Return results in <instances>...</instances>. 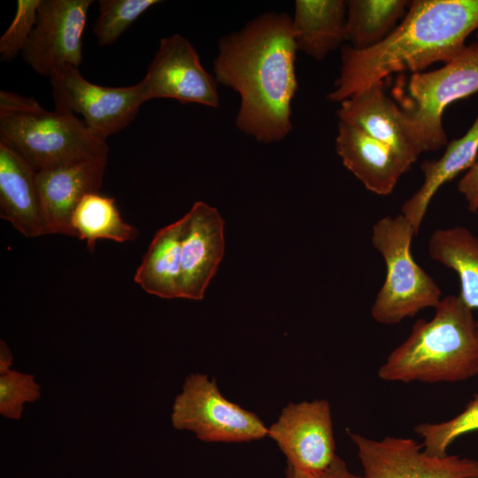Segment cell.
<instances>
[{
	"mask_svg": "<svg viewBox=\"0 0 478 478\" xmlns=\"http://www.w3.org/2000/svg\"><path fill=\"white\" fill-rule=\"evenodd\" d=\"M284 478H362L351 472L346 462L338 455L334 461L321 473L315 475H305L286 466Z\"/></svg>",
	"mask_w": 478,
	"mask_h": 478,
	"instance_id": "obj_29",
	"label": "cell"
},
{
	"mask_svg": "<svg viewBox=\"0 0 478 478\" xmlns=\"http://www.w3.org/2000/svg\"><path fill=\"white\" fill-rule=\"evenodd\" d=\"M458 295L435 307L430 320L419 319L407 338L380 366L386 382H459L478 375L477 320Z\"/></svg>",
	"mask_w": 478,
	"mask_h": 478,
	"instance_id": "obj_3",
	"label": "cell"
},
{
	"mask_svg": "<svg viewBox=\"0 0 478 478\" xmlns=\"http://www.w3.org/2000/svg\"><path fill=\"white\" fill-rule=\"evenodd\" d=\"M473 478H478V477H473Z\"/></svg>",
	"mask_w": 478,
	"mask_h": 478,
	"instance_id": "obj_32",
	"label": "cell"
},
{
	"mask_svg": "<svg viewBox=\"0 0 478 478\" xmlns=\"http://www.w3.org/2000/svg\"><path fill=\"white\" fill-rule=\"evenodd\" d=\"M339 121L354 125L390 146L412 163L422 153L404 114L383 89V81L373 83L340 103Z\"/></svg>",
	"mask_w": 478,
	"mask_h": 478,
	"instance_id": "obj_15",
	"label": "cell"
},
{
	"mask_svg": "<svg viewBox=\"0 0 478 478\" xmlns=\"http://www.w3.org/2000/svg\"><path fill=\"white\" fill-rule=\"evenodd\" d=\"M406 0L346 1V36L355 50H367L382 42L405 17Z\"/></svg>",
	"mask_w": 478,
	"mask_h": 478,
	"instance_id": "obj_22",
	"label": "cell"
},
{
	"mask_svg": "<svg viewBox=\"0 0 478 478\" xmlns=\"http://www.w3.org/2000/svg\"><path fill=\"white\" fill-rule=\"evenodd\" d=\"M218 45L214 77L240 96L237 128L265 143L284 139L292 130L291 102L298 88L292 18L263 13Z\"/></svg>",
	"mask_w": 478,
	"mask_h": 478,
	"instance_id": "obj_1",
	"label": "cell"
},
{
	"mask_svg": "<svg viewBox=\"0 0 478 478\" xmlns=\"http://www.w3.org/2000/svg\"><path fill=\"white\" fill-rule=\"evenodd\" d=\"M0 135L36 171L76 159L108 157L106 140L73 113L48 111L30 96L0 91Z\"/></svg>",
	"mask_w": 478,
	"mask_h": 478,
	"instance_id": "obj_4",
	"label": "cell"
},
{
	"mask_svg": "<svg viewBox=\"0 0 478 478\" xmlns=\"http://www.w3.org/2000/svg\"><path fill=\"white\" fill-rule=\"evenodd\" d=\"M346 19V1L297 0L292 28L297 50L324 59L347 40Z\"/></svg>",
	"mask_w": 478,
	"mask_h": 478,
	"instance_id": "obj_19",
	"label": "cell"
},
{
	"mask_svg": "<svg viewBox=\"0 0 478 478\" xmlns=\"http://www.w3.org/2000/svg\"><path fill=\"white\" fill-rule=\"evenodd\" d=\"M267 436L284 454L287 466L301 474L321 473L337 456L331 407L325 399L288 404Z\"/></svg>",
	"mask_w": 478,
	"mask_h": 478,
	"instance_id": "obj_10",
	"label": "cell"
},
{
	"mask_svg": "<svg viewBox=\"0 0 478 478\" xmlns=\"http://www.w3.org/2000/svg\"><path fill=\"white\" fill-rule=\"evenodd\" d=\"M50 82L55 109L81 114L89 130L104 140L130 124L145 103L138 83L127 87L94 84L74 66L58 68Z\"/></svg>",
	"mask_w": 478,
	"mask_h": 478,
	"instance_id": "obj_8",
	"label": "cell"
},
{
	"mask_svg": "<svg viewBox=\"0 0 478 478\" xmlns=\"http://www.w3.org/2000/svg\"><path fill=\"white\" fill-rule=\"evenodd\" d=\"M335 149L344 166L366 189L380 196L389 195L412 165L390 146L343 121L338 123Z\"/></svg>",
	"mask_w": 478,
	"mask_h": 478,
	"instance_id": "obj_16",
	"label": "cell"
},
{
	"mask_svg": "<svg viewBox=\"0 0 478 478\" xmlns=\"http://www.w3.org/2000/svg\"><path fill=\"white\" fill-rule=\"evenodd\" d=\"M458 191L463 195L470 212L478 211V158L467 169L457 185Z\"/></svg>",
	"mask_w": 478,
	"mask_h": 478,
	"instance_id": "obj_28",
	"label": "cell"
},
{
	"mask_svg": "<svg viewBox=\"0 0 478 478\" xmlns=\"http://www.w3.org/2000/svg\"><path fill=\"white\" fill-rule=\"evenodd\" d=\"M91 0H41L22 58L35 73L50 77L59 67L82 62V35Z\"/></svg>",
	"mask_w": 478,
	"mask_h": 478,
	"instance_id": "obj_12",
	"label": "cell"
},
{
	"mask_svg": "<svg viewBox=\"0 0 478 478\" xmlns=\"http://www.w3.org/2000/svg\"><path fill=\"white\" fill-rule=\"evenodd\" d=\"M478 91V44L472 43L439 69L397 80L393 99L422 152L447 144L443 112L451 103Z\"/></svg>",
	"mask_w": 478,
	"mask_h": 478,
	"instance_id": "obj_5",
	"label": "cell"
},
{
	"mask_svg": "<svg viewBox=\"0 0 478 478\" xmlns=\"http://www.w3.org/2000/svg\"><path fill=\"white\" fill-rule=\"evenodd\" d=\"M443 154L437 159L425 160L420 167L423 182L420 189L401 207V214L412 226L417 235L428 207L436 192L460 172L468 169L476 160L478 153V115L459 139L446 144Z\"/></svg>",
	"mask_w": 478,
	"mask_h": 478,
	"instance_id": "obj_18",
	"label": "cell"
},
{
	"mask_svg": "<svg viewBox=\"0 0 478 478\" xmlns=\"http://www.w3.org/2000/svg\"><path fill=\"white\" fill-rule=\"evenodd\" d=\"M13 358L5 342H0V374H4L11 369Z\"/></svg>",
	"mask_w": 478,
	"mask_h": 478,
	"instance_id": "obj_30",
	"label": "cell"
},
{
	"mask_svg": "<svg viewBox=\"0 0 478 478\" xmlns=\"http://www.w3.org/2000/svg\"><path fill=\"white\" fill-rule=\"evenodd\" d=\"M414 235L402 214L382 217L373 225L371 241L386 266L384 282L371 308L372 318L380 324H398L423 309L435 308L442 299L438 284L412 257Z\"/></svg>",
	"mask_w": 478,
	"mask_h": 478,
	"instance_id": "obj_6",
	"label": "cell"
},
{
	"mask_svg": "<svg viewBox=\"0 0 478 478\" xmlns=\"http://www.w3.org/2000/svg\"><path fill=\"white\" fill-rule=\"evenodd\" d=\"M74 236L85 240L92 251L97 240L108 239L118 243L135 240L138 230L125 222L113 198L92 192L78 203L71 217Z\"/></svg>",
	"mask_w": 478,
	"mask_h": 478,
	"instance_id": "obj_23",
	"label": "cell"
},
{
	"mask_svg": "<svg viewBox=\"0 0 478 478\" xmlns=\"http://www.w3.org/2000/svg\"><path fill=\"white\" fill-rule=\"evenodd\" d=\"M108 157L76 159L49 166L37 172V181L48 235L74 237L71 217L81 198L99 192Z\"/></svg>",
	"mask_w": 478,
	"mask_h": 478,
	"instance_id": "obj_14",
	"label": "cell"
},
{
	"mask_svg": "<svg viewBox=\"0 0 478 478\" xmlns=\"http://www.w3.org/2000/svg\"><path fill=\"white\" fill-rule=\"evenodd\" d=\"M93 33L100 46L114 43L143 12L158 0H100Z\"/></svg>",
	"mask_w": 478,
	"mask_h": 478,
	"instance_id": "obj_25",
	"label": "cell"
},
{
	"mask_svg": "<svg viewBox=\"0 0 478 478\" xmlns=\"http://www.w3.org/2000/svg\"><path fill=\"white\" fill-rule=\"evenodd\" d=\"M181 218L154 235L135 281L149 294L161 298H181Z\"/></svg>",
	"mask_w": 478,
	"mask_h": 478,
	"instance_id": "obj_20",
	"label": "cell"
},
{
	"mask_svg": "<svg viewBox=\"0 0 478 478\" xmlns=\"http://www.w3.org/2000/svg\"><path fill=\"white\" fill-rule=\"evenodd\" d=\"M414 431L423 439V451L434 457L447 455L451 444L459 437L478 431V394L453 418L438 423H420Z\"/></svg>",
	"mask_w": 478,
	"mask_h": 478,
	"instance_id": "obj_24",
	"label": "cell"
},
{
	"mask_svg": "<svg viewBox=\"0 0 478 478\" xmlns=\"http://www.w3.org/2000/svg\"><path fill=\"white\" fill-rule=\"evenodd\" d=\"M476 31H477V33H476L477 42L476 43L478 44V28H477Z\"/></svg>",
	"mask_w": 478,
	"mask_h": 478,
	"instance_id": "obj_31",
	"label": "cell"
},
{
	"mask_svg": "<svg viewBox=\"0 0 478 478\" xmlns=\"http://www.w3.org/2000/svg\"><path fill=\"white\" fill-rule=\"evenodd\" d=\"M363 469L362 478H473L478 460L458 455L434 457L412 438L376 440L347 430Z\"/></svg>",
	"mask_w": 478,
	"mask_h": 478,
	"instance_id": "obj_9",
	"label": "cell"
},
{
	"mask_svg": "<svg viewBox=\"0 0 478 478\" xmlns=\"http://www.w3.org/2000/svg\"><path fill=\"white\" fill-rule=\"evenodd\" d=\"M181 220V298L202 300L224 255V220L201 201Z\"/></svg>",
	"mask_w": 478,
	"mask_h": 478,
	"instance_id": "obj_13",
	"label": "cell"
},
{
	"mask_svg": "<svg viewBox=\"0 0 478 478\" xmlns=\"http://www.w3.org/2000/svg\"><path fill=\"white\" fill-rule=\"evenodd\" d=\"M477 28L478 0H413L379 44L362 50L342 48L340 74L327 97L341 103L394 73H415L436 62L447 63Z\"/></svg>",
	"mask_w": 478,
	"mask_h": 478,
	"instance_id": "obj_2",
	"label": "cell"
},
{
	"mask_svg": "<svg viewBox=\"0 0 478 478\" xmlns=\"http://www.w3.org/2000/svg\"><path fill=\"white\" fill-rule=\"evenodd\" d=\"M41 397L40 386L34 375L15 370L0 374V413L19 420L26 403H33Z\"/></svg>",
	"mask_w": 478,
	"mask_h": 478,
	"instance_id": "obj_26",
	"label": "cell"
},
{
	"mask_svg": "<svg viewBox=\"0 0 478 478\" xmlns=\"http://www.w3.org/2000/svg\"><path fill=\"white\" fill-rule=\"evenodd\" d=\"M428 252L433 260L457 273L461 285L459 296L469 308L478 309V236L462 226L438 228L428 238Z\"/></svg>",
	"mask_w": 478,
	"mask_h": 478,
	"instance_id": "obj_21",
	"label": "cell"
},
{
	"mask_svg": "<svg viewBox=\"0 0 478 478\" xmlns=\"http://www.w3.org/2000/svg\"><path fill=\"white\" fill-rule=\"evenodd\" d=\"M144 102L172 98L181 104L218 108V82L202 66L190 42L179 34L160 40L143 79L137 82Z\"/></svg>",
	"mask_w": 478,
	"mask_h": 478,
	"instance_id": "obj_11",
	"label": "cell"
},
{
	"mask_svg": "<svg viewBox=\"0 0 478 478\" xmlns=\"http://www.w3.org/2000/svg\"><path fill=\"white\" fill-rule=\"evenodd\" d=\"M173 428L191 431L205 443H245L267 436V428L256 415L227 399L214 379L191 374L174 398Z\"/></svg>",
	"mask_w": 478,
	"mask_h": 478,
	"instance_id": "obj_7",
	"label": "cell"
},
{
	"mask_svg": "<svg viewBox=\"0 0 478 478\" xmlns=\"http://www.w3.org/2000/svg\"><path fill=\"white\" fill-rule=\"evenodd\" d=\"M0 217L27 238L48 235L37 172L0 139Z\"/></svg>",
	"mask_w": 478,
	"mask_h": 478,
	"instance_id": "obj_17",
	"label": "cell"
},
{
	"mask_svg": "<svg viewBox=\"0 0 478 478\" xmlns=\"http://www.w3.org/2000/svg\"><path fill=\"white\" fill-rule=\"evenodd\" d=\"M41 0H19L15 16L0 38V57L2 61H12L22 53L27 43L37 19V11Z\"/></svg>",
	"mask_w": 478,
	"mask_h": 478,
	"instance_id": "obj_27",
	"label": "cell"
}]
</instances>
